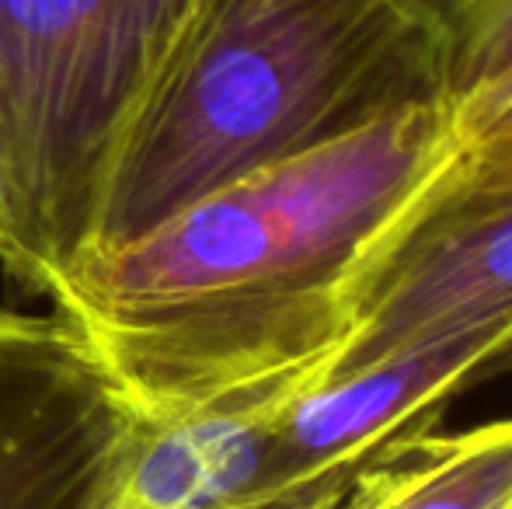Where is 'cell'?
<instances>
[{
	"instance_id": "cell-9",
	"label": "cell",
	"mask_w": 512,
	"mask_h": 509,
	"mask_svg": "<svg viewBox=\"0 0 512 509\" xmlns=\"http://www.w3.org/2000/svg\"><path fill=\"white\" fill-rule=\"evenodd\" d=\"M453 105L512 74V0H398Z\"/></svg>"
},
{
	"instance_id": "cell-10",
	"label": "cell",
	"mask_w": 512,
	"mask_h": 509,
	"mask_svg": "<svg viewBox=\"0 0 512 509\" xmlns=\"http://www.w3.org/2000/svg\"><path fill=\"white\" fill-rule=\"evenodd\" d=\"M464 154L443 189H485L512 178V74L457 105Z\"/></svg>"
},
{
	"instance_id": "cell-11",
	"label": "cell",
	"mask_w": 512,
	"mask_h": 509,
	"mask_svg": "<svg viewBox=\"0 0 512 509\" xmlns=\"http://www.w3.org/2000/svg\"><path fill=\"white\" fill-rule=\"evenodd\" d=\"M0 265L11 272L14 265V189L7 171L4 143H0Z\"/></svg>"
},
{
	"instance_id": "cell-7",
	"label": "cell",
	"mask_w": 512,
	"mask_h": 509,
	"mask_svg": "<svg viewBox=\"0 0 512 509\" xmlns=\"http://www.w3.org/2000/svg\"><path fill=\"white\" fill-rule=\"evenodd\" d=\"M324 374L140 419L105 509H255L283 405Z\"/></svg>"
},
{
	"instance_id": "cell-8",
	"label": "cell",
	"mask_w": 512,
	"mask_h": 509,
	"mask_svg": "<svg viewBox=\"0 0 512 509\" xmlns=\"http://www.w3.org/2000/svg\"><path fill=\"white\" fill-rule=\"evenodd\" d=\"M265 509H512V419L408 429L328 489Z\"/></svg>"
},
{
	"instance_id": "cell-3",
	"label": "cell",
	"mask_w": 512,
	"mask_h": 509,
	"mask_svg": "<svg viewBox=\"0 0 512 509\" xmlns=\"http://www.w3.org/2000/svg\"><path fill=\"white\" fill-rule=\"evenodd\" d=\"M196 0H0L11 276L39 290L91 248L115 147Z\"/></svg>"
},
{
	"instance_id": "cell-6",
	"label": "cell",
	"mask_w": 512,
	"mask_h": 509,
	"mask_svg": "<svg viewBox=\"0 0 512 509\" xmlns=\"http://www.w3.org/2000/svg\"><path fill=\"white\" fill-rule=\"evenodd\" d=\"M499 370H512V311L307 384L276 419L255 509L328 489L387 440L425 426L460 387Z\"/></svg>"
},
{
	"instance_id": "cell-1",
	"label": "cell",
	"mask_w": 512,
	"mask_h": 509,
	"mask_svg": "<svg viewBox=\"0 0 512 509\" xmlns=\"http://www.w3.org/2000/svg\"><path fill=\"white\" fill-rule=\"evenodd\" d=\"M443 95L408 98L95 248L35 293L84 342L140 419L328 374L352 276L457 168Z\"/></svg>"
},
{
	"instance_id": "cell-2",
	"label": "cell",
	"mask_w": 512,
	"mask_h": 509,
	"mask_svg": "<svg viewBox=\"0 0 512 509\" xmlns=\"http://www.w3.org/2000/svg\"><path fill=\"white\" fill-rule=\"evenodd\" d=\"M422 95L443 91L398 0H196L119 136L88 252Z\"/></svg>"
},
{
	"instance_id": "cell-4",
	"label": "cell",
	"mask_w": 512,
	"mask_h": 509,
	"mask_svg": "<svg viewBox=\"0 0 512 509\" xmlns=\"http://www.w3.org/2000/svg\"><path fill=\"white\" fill-rule=\"evenodd\" d=\"M136 412L56 314L0 307V509H105Z\"/></svg>"
},
{
	"instance_id": "cell-5",
	"label": "cell",
	"mask_w": 512,
	"mask_h": 509,
	"mask_svg": "<svg viewBox=\"0 0 512 509\" xmlns=\"http://www.w3.org/2000/svg\"><path fill=\"white\" fill-rule=\"evenodd\" d=\"M443 182L352 276L349 328L328 374L512 311V178L485 189Z\"/></svg>"
}]
</instances>
